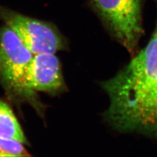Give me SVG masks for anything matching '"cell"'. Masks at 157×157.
Wrapping results in <instances>:
<instances>
[{"mask_svg":"<svg viewBox=\"0 0 157 157\" xmlns=\"http://www.w3.org/2000/svg\"><path fill=\"white\" fill-rule=\"evenodd\" d=\"M101 86L109 99L104 114L108 124L157 140V22L147 45Z\"/></svg>","mask_w":157,"mask_h":157,"instance_id":"obj_1","label":"cell"},{"mask_svg":"<svg viewBox=\"0 0 157 157\" xmlns=\"http://www.w3.org/2000/svg\"><path fill=\"white\" fill-rule=\"evenodd\" d=\"M118 42L134 54L144 33L142 0H88Z\"/></svg>","mask_w":157,"mask_h":157,"instance_id":"obj_2","label":"cell"},{"mask_svg":"<svg viewBox=\"0 0 157 157\" xmlns=\"http://www.w3.org/2000/svg\"><path fill=\"white\" fill-rule=\"evenodd\" d=\"M33 54L24 45L11 28L0 29V78L13 94L36 104V94L29 91L26 83L28 66Z\"/></svg>","mask_w":157,"mask_h":157,"instance_id":"obj_3","label":"cell"},{"mask_svg":"<svg viewBox=\"0 0 157 157\" xmlns=\"http://www.w3.org/2000/svg\"><path fill=\"white\" fill-rule=\"evenodd\" d=\"M0 19L11 28L33 55L61 51L65 42L52 24L0 7Z\"/></svg>","mask_w":157,"mask_h":157,"instance_id":"obj_4","label":"cell"},{"mask_svg":"<svg viewBox=\"0 0 157 157\" xmlns=\"http://www.w3.org/2000/svg\"><path fill=\"white\" fill-rule=\"evenodd\" d=\"M26 83L31 92L55 93L64 86L60 62L54 53L33 55L28 66Z\"/></svg>","mask_w":157,"mask_h":157,"instance_id":"obj_5","label":"cell"},{"mask_svg":"<svg viewBox=\"0 0 157 157\" xmlns=\"http://www.w3.org/2000/svg\"><path fill=\"white\" fill-rule=\"evenodd\" d=\"M0 137L17 141L24 145L28 141L21 124L11 108L0 100Z\"/></svg>","mask_w":157,"mask_h":157,"instance_id":"obj_6","label":"cell"},{"mask_svg":"<svg viewBox=\"0 0 157 157\" xmlns=\"http://www.w3.org/2000/svg\"><path fill=\"white\" fill-rule=\"evenodd\" d=\"M29 154L24 144L0 137V156H28Z\"/></svg>","mask_w":157,"mask_h":157,"instance_id":"obj_7","label":"cell"}]
</instances>
